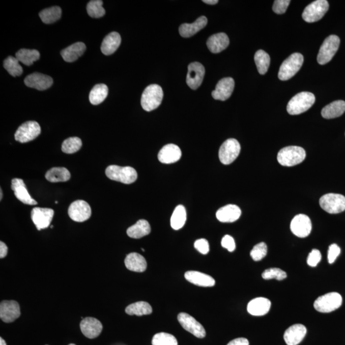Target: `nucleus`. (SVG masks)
<instances>
[{"mask_svg": "<svg viewBox=\"0 0 345 345\" xmlns=\"http://www.w3.org/2000/svg\"><path fill=\"white\" fill-rule=\"evenodd\" d=\"M306 157V151L302 147L289 146L279 151L277 159L282 166L292 167L301 164Z\"/></svg>", "mask_w": 345, "mask_h": 345, "instance_id": "1", "label": "nucleus"}, {"mask_svg": "<svg viewBox=\"0 0 345 345\" xmlns=\"http://www.w3.org/2000/svg\"><path fill=\"white\" fill-rule=\"evenodd\" d=\"M315 102L313 94L302 92L292 97L287 105V111L290 114L297 115L311 108Z\"/></svg>", "mask_w": 345, "mask_h": 345, "instance_id": "2", "label": "nucleus"}, {"mask_svg": "<svg viewBox=\"0 0 345 345\" xmlns=\"http://www.w3.org/2000/svg\"><path fill=\"white\" fill-rule=\"evenodd\" d=\"M163 96V91L159 85H149L142 94L141 104L142 108L149 112L157 109L161 105Z\"/></svg>", "mask_w": 345, "mask_h": 345, "instance_id": "3", "label": "nucleus"}, {"mask_svg": "<svg viewBox=\"0 0 345 345\" xmlns=\"http://www.w3.org/2000/svg\"><path fill=\"white\" fill-rule=\"evenodd\" d=\"M106 175L112 181L122 182L125 184L134 183L137 179L136 169L130 166L122 167L111 165L107 167Z\"/></svg>", "mask_w": 345, "mask_h": 345, "instance_id": "4", "label": "nucleus"}, {"mask_svg": "<svg viewBox=\"0 0 345 345\" xmlns=\"http://www.w3.org/2000/svg\"><path fill=\"white\" fill-rule=\"evenodd\" d=\"M304 62L302 54L296 52L291 55L282 62L280 67L278 77L281 81H287L294 77L301 69Z\"/></svg>", "mask_w": 345, "mask_h": 345, "instance_id": "5", "label": "nucleus"}, {"mask_svg": "<svg viewBox=\"0 0 345 345\" xmlns=\"http://www.w3.org/2000/svg\"><path fill=\"white\" fill-rule=\"evenodd\" d=\"M342 302L341 295L337 292H331L319 297L314 302V307L317 311L327 313L338 309Z\"/></svg>", "mask_w": 345, "mask_h": 345, "instance_id": "6", "label": "nucleus"}, {"mask_svg": "<svg viewBox=\"0 0 345 345\" xmlns=\"http://www.w3.org/2000/svg\"><path fill=\"white\" fill-rule=\"evenodd\" d=\"M320 206L327 213H341L345 211V197L339 194H325L320 199Z\"/></svg>", "mask_w": 345, "mask_h": 345, "instance_id": "7", "label": "nucleus"}, {"mask_svg": "<svg viewBox=\"0 0 345 345\" xmlns=\"http://www.w3.org/2000/svg\"><path fill=\"white\" fill-rule=\"evenodd\" d=\"M339 44V37L335 35H332L325 39L317 56L318 63L321 65L329 63L338 50Z\"/></svg>", "mask_w": 345, "mask_h": 345, "instance_id": "8", "label": "nucleus"}, {"mask_svg": "<svg viewBox=\"0 0 345 345\" xmlns=\"http://www.w3.org/2000/svg\"><path fill=\"white\" fill-rule=\"evenodd\" d=\"M329 8V5L326 0H317L305 8L302 18L309 23L318 21L325 16Z\"/></svg>", "mask_w": 345, "mask_h": 345, "instance_id": "9", "label": "nucleus"}, {"mask_svg": "<svg viewBox=\"0 0 345 345\" xmlns=\"http://www.w3.org/2000/svg\"><path fill=\"white\" fill-rule=\"evenodd\" d=\"M241 147L237 139H227L220 147L219 157L222 164L227 165L232 163L241 152Z\"/></svg>", "mask_w": 345, "mask_h": 345, "instance_id": "10", "label": "nucleus"}, {"mask_svg": "<svg viewBox=\"0 0 345 345\" xmlns=\"http://www.w3.org/2000/svg\"><path fill=\"white\" fill-rule=\"evenodd\" d=\"M41 128L36 121H27L22 124L15 133V139L24 143L36 139L41 134Z\"/></svg>", "mask_w": 345, "mask_h": 345, "instance_id": "11", "label": "nucleus"}, {"mask_svg": "<svg viewBox=\"0 0 345 345\" xmlns=\"http://www.w3.org/2000/svg\"><path fill=\"white\" fill-rule=\"evenodd\" d=\"M68 214L72 220L82 222L87 221L92 215L91 206L83 200H77L72 202L69 207Z\"/></svg>", "mask_w": 345, "mask_h": 345, "instance_id": "12", "label": "nucleus"}, {"mask_svg": "<svg viewBox=\"0 0 345 345\" xmlns=\"http://www.w3.org/2000/svg\"><path fill=\"white\" fill-rule=\"evenodd\" d=\"M178 321L185 330L193 334L194 336L198 338H204L206 337V329L191 315L186 312H181L178 315Z\"/></svg>", "mask_w": 345, "mask_h": 345, "instance_id": "13", "label": "nucleus"}, {"mask_svg": "<svg viewBox=\"0 0 345 345\" xmlns=\"http://www.w3.org/2000/svg\"><path fill=\"white\" fill-rule=\"evenodd\" d=\"M291 229L295 236L300 238H305L311 233L312 229L311 220L306 215H297L292 219Z\"/></svg>", "mask_w": 345, "mask_h": 345, "instance_id": "14", "label": "nucleus"}, {"mask_svg": "<svg viewBox=\"0 0 345 345\" xmlns=\"http://www.w3.org/2000/svg\"><path fill=\"white\" fill-rule=\"evenodd\" d=\"M54 214V212L51 209L36 207L32 209L31 217L32 221L40 231L50 226Z\"/></svg>", "mask_w": 345, "mask_h": 345, "instance_id": "15", "label": "nucleus"}, {"mask_svg": "<svg viewBox=\"0 0 345 345\" xmlns=\"http://www.w3.org/2000/svg\"><path fill=\"white\" fill-rule=\"evenodd\" d=\"M206 74V69L203 65L199 62H194L189 65L186 82L192 90H196L202 84Z\"/></svg>", "mask_w": 345, "mask_h": 345, "instance_id": "16", "label": "nucleus"}, {"mask_svg": "<svg viewBox=\"0 0 345 345\" xmlns=\"http://www.w3.org/2000/svg\"><path fill=\"white\" fill-rule=\"evenodd\" d=\"M21 310L16 301H4L0 304V319L6 323H11L18 319Z\"/></svg>", "mask_w": 345, "mask_h": 345, "instance_id": "17", "label": "nucleus"}, {"mask_svg": "<svg viewBox=\"0 0 345 345\" xmlns=\"http://www.w3.org/2000/svg\"><path fill=\"white\" fill-rule=\"evenodd\" d=\"M234 88V79L232 77H225L217 82L216 89L212 92V96L216 100L226 101L231 97Z\"/></svg>", "mask_w": 345, "mask_h": 345, "instance_id": "18", "label": "nucleus"}, {"mask_svg": "<svg viewBox=\"0 0 345 345\" xmlns=\"http://www.w3.org/2000/svg\"><path fill=\"white\" fill-rule=\"evenodd\" d=\"M24 83L27 87L38 90L46 91L53 84V79L51 77L39 72L30 74L24 79Z\"/></svg>", "mask_w": 345, "mask_h": 345, "instance_id": "19", "label": "nucleus"}, {"mask_svg": "<svg viewBox=\"0 0 345 345\" xmlns=\"http://www.w3.org/2000/svg\"><path fill=\"white\" fill-rule=\"evenodd\" d=\"M80 329L84 336L89 339H94L101 334L102 325L101 322L93 317H87L82 320Z\"/></svg>", "mask_w": 345, "mask_h": 345, "instance_id": "20", "label": "nucleus"}, {"mask_svg": "<svg viewBox=\"0 0 345 345\" xmlns=\"http://www.w3.org/2000/svg\"><path fill=\"white\" fill-rule=\"evenodd\" d=\"M12 189L17 199L24 204L36 206L37 202L30 195L23 180L14 179L12 180Z\"/></svg>", "mask_w": 345, "mask_h": 345, "instance_id": "21", "label": "nucleus"}, {"mask_svg": "<svg viewBox=\"0 0 345 345\" xmlns=\"http://www.w3.org/2000/svg\"><path fill=\"white\" fill-rule=\"evenodd\" d=\"M182 156L181 149L176 145L168 144L159 152V161L163 164H172L179 161Z\"/></svg>", "mask_w": 345, "mask_h": 345, "instance_id": "22", "label": "nucleus"}, {"mask_svg": "<svg viewBox=\"0 0 345 345\" xmlns=\"http://www.w3.org/2000/svg\"><path fill=\"white\" fill-rule=\"evenodd\" d=\"M306 333V327L303 325L295 324L285 331L284 339L288 345H297L303 340Z\"/></svg>", "mask_w": 345, "mask_h": 345, "instance_id": "23", "label": "nucleus"}, {"mask_svg": "<svg viewBox=\"0 0 345 345\" xmlns=\"http://www.w3.org/2000/svg\"><path fill=\"white\" fill-rule=\"evenodd\" d=\"M271 307V302L265 297H257L251 300L247 305V311L252 316H264L268 313Z\"/></svg>", "mask_w": 345, "mask_h": 345, "instance_id": "24", "label": "nucleus"}, {"mask_svg": "<svg viewBox=\"0 0 345 345\" xmlns=\"http://www.w3.org/2000/svg\"><path fill=\"white\" fill-rule=\"evenodd\" d=\"M184 276L187 281L196 286L212 287L216 284V281L213 277L198 271H187L185 273Z\"/></svg>", "mask_w": 345, "mask_h": 345, "instance_id": "25", "label": "nucleus"}, {"mask_svg": "<svg viewBox=\"0 0 345 345\" xmlns=\"http://www.w3.org/2000/svg\"><path fill=\"white\" fill-rule=\"evenodd\" d=\"M241 210L236 205H227L217 211L216 217L221 222H234L241 216Z\"/></svg>", "mask_w": 345, "mask_h": 345, "instance_id": "26", "label": "nucleus"}, {"mask_svg": "<svg viewBox=\"0 0 345 345\" xmlns=\"http://www.w3.org/2000/svg\"><path fill=\"white\" fill-rule=\"evenodd\" d=\"M229 44V40L227 35L219 33L209 37L207 42V46L212 53H219L226 49Z\"/></svg>", "mask_w": 345, "mask_h": 345, "instance_id": "27", "label": "nucleus"}, {"mask_svg": "<svg viewBox=\"0 0 345 345\" xmlns=\"http://www.w3.org/2000/svg\"><path fill=\"white\" fill-rule=\"evenodd\" d=\"M207 22H208V20L207 17L201 16L197 18L193 23L182 24L179 27L180 35L184 38H189L207 26Z\"/></svg>", "mask_w": 345, "mask_h": 345, "instance_id": "28", "label": "nucleus"}, {"mask_svg": "<svg viewBox=\"0 0 345 345\" xmlns=\"http://www.w3.org/2000/svg\"><path fill=\"white\" fill-rule=\"evenodd\" d=\"M124 262L127 269L131 271L143 272L147 268L146 258L136 252H132L127 255Z\"/></svg>", "mask_w": 345, "mask_h": 345, "instance_id": "29", "label": "nucleus"}, {"mask_svg": "<svg viewBox=\"0 0 345 345\" xmlns=\"http://www.w3.org/2000/svg\"><path fill=\"white\" fill-rule=\"evenodd\" d=\"M121 37L117 32H111L105 37L101 45V51L105 55L113 54L121 44Z\"/></svg>", "mask_w": 345, "mask_h": 345, "instance_id": "30", "label": "nucleus"}, {"mask_svg": "<svg viewBox=\"0 0 345 345\" xmlns=\"http://www.w3.org/2000/svg\"><path fill=\"white\" fill-rule=\"evenodd\" d=\"M86 51V46L83 42H76L62 50L61 55L65 61L73 62L77 61Z\"/></svg>", "mask_w": 345, "mask_h": 345, "instance_id": "31", "label": "nucleus"}, {"mask_svg": "<svg viewBox=\"0 0 345 345\" xmlns=\"http://www.w3.org/2000/svg\"><path fill=\"white\" fill-rule=\"evenodd\" d=\"M151 232V225L147 220L140 219L136 224L129 227L127 230V234L132 239H141L148 236Z\"/></svg>", "mask_w": 345, "mask_h": 345, "instance_id": "32", "label": "nucleus"}, {"mask_svg": "<svg viewBox=\"0 0 345 345\" xmlns=\"http://www.w3.org/2000/svg\"><path fill=\"white\" fill-rule=\"evenodd\" d=\"M345 111V102L336 101L327 105L322 110V116L324 119H332L341 116Z\"/></svg>", "mask_w": 345, "mask_h": 345, "instance_id": "33", "label": "nucleus"}, {"mask_svg": "<svg viewBox=\"0 0 345 345\" xmlns=\"http://www.w3.org/2000/svg\"><path fill=\"white\" fill-rule=\"evenodd\" d=\"M45 177L49 182L56 183L69 181L71 174L66 167H55L47 171Z\"/></svg>", "mask_w": 345, "mask_h": 345, "instance_id": "34", "label": "nucleus"}, {"mask_svg": "<svg viewBox=\"0 0 345 345\" xmlns=\"http://www.w3.org/2000/svg\"><path fill=\"white\" fill-rule=\"evenodd\" d=\"M16 58L25 66H32L40 59V52L36 49H21L17 51Z\"/></svg>", "mask_w": 345, "mask_h": 345, "instance_id": "35", "label": "nucleus"}, {"mask_svg": "<svg viewBox=\"0 0 345 345\" xmlns=\"http://www.w3.org/2000/svg\"><path fill=\"white\" fill-rule=\"evenodd\" d=\"M107 95H108V87L106 84H96L90 93V102L93 105L100 104L106 99Z\"/></svg>", "mask_w": 345, "mask_h": 345, "instance_id": "36", "label": "nucleus"}, {"mask_svg": "<svg viewBox=\"0 0 345 345\" xmlns=\"http://www.w3.org/2000/svg\"><path fill=\"white\" fill-rule=\"evenodd\" d=\"M126 312L129 315H136V316L141 317L143 315L151 314L152 312V307L148 302L139 301L127 306Z\"/></svg>", "mask_w": 345, "mask_h": 345, "instance_id": "37", "label": "nucleus"}, {"mask_svg": "<svg viewBox=\"0 0 345 345\" xmlns=\"http://www.w3.org/2000/svg\"><path fill=\"white\" fill-rule=\"evenodd\" d=\"M187 219L186 210L183 206H177L171 217V226L175 230L181 229L186 223Z\"/></svg>", "mask_w": 345, "mask_h": 345, "instance_id": "38", "label": "nucleus"}, {"mask_svg": "<svg viewBox=\"0 0 345 345\" xmlns=\"http://www.w3.org/2000/svg\"><path fill=\"white\" fill-rule=\"evenodd\" d=\"M40 18L45 24H51L61 19L62 9L61 7L55 6L43 10L39 13Z\"/></svg>", "mask_w": 345, "mask_h": 345, "instance_id": "39", "label": "nucleus"}, {"mask_svg": "<svg viewBox=\"0 0 345 345\" xmlns=\"http://www.w3.org/2000/svg\"><path fill=\"white\" fill-rule=\"evenodd\" d=\"M254 62L259 73L266 74L271 64V58L269 54L264 50H258L254 54Z\"/></svg>", "mask_w": 345, "mask_h": 345, "instance_id": "40", "label": "nucleus"}, {"mask_svg": "<svg viewBox=\"0 0 345 345\" xmlns=\"http://www.w3.org/2000/svg\"><path fill=\"white\" fill-rule=\"evenodd\" d=\"M4 67L6 71L13 77L21 76L23 72L22 67L20 66L18 60L13 56H9L5 60Z\"/></svg>", "mask_w": 345, "mask_h": 345, "instance_id": "41", "label": "nucleus"}, {"mask_svg": "<svg viewBox=\"0 0 345 345\" xmlns=\"http://www.w3.org/2000/svg\"><path fill=\"white\" fill-rule=\"evenodd\" d=\"M82 141L79 137H71L65 140L62 143V151L66 154L76 153L81 149Z\"/></svg>", "mask_w": 345, "mask_h": 345, "instance_id": "42", "label": "nucleus"}, {"mask_svg": "<svg viewBox=\"0 0 345 345\" xmlns=\"http://www.w3.org/2000/svg\"><path fill=\"white\" fill-rule=\"evenodd\" d=\"M102 5H103V2L101 0H92L89 2L87 7V12L89 16L93 18H100L104 16L106 14V11L102 7Z\"/></svg>", "mask_w": 345, "mask_h": 345, "instance_id": "43", "label": "nucleus"}, {"mask_svg": "<svg viewBox=\"0 0 345 345\" xmlns=\"http://www.w3.org/2000/svg\"><path fill=\"white\" fill-rule=\"evenodd\" d=\"M152 345H178L176 337L172 335L160 332L154 335L152 341Z\"/></svg>", "mask_w": 345, "mask_h": 345, "instance_id": "44", "label": "nucleus"}, {"mask_svg": "<svg viewBox=\"0 0 345 345\" xmlns=\"http://www.w3.org/2000/svg\"><path fill=\"white\" fill-rule=\"evenodd\" d=\"M262 277L264 279H276L278 281H281L285 278H286L287 274L286 272L282 271V270L278 268H271L266 270L263 273H262Z\"/></svg>", "mask_w": 345, "mask_h": 345, "instance_id": "45", "label": "nucleus"}, {"mask_svg": "<svg viewBox=\"0 0 345 345\" xmlns=\"http://www.w3.org/2000/svg\"><path fill=\"white\" fill-rule=\"evenodd\" d=\"M267 246L264 242H261L254 246L250 252V255L254 261H261L266 256Z\"/></svg>", "mask_w": 345, "mask_h": 345, "instance_id": "46", "label": "nucleus"}, {"mask_svg": "<svg viewBox=\"0 0 345 345\" xmlns=\"http://www.w3.org/2000/svg\"><path fill=\"white\" fill-rule=\"evenodd\" d=\"M291 1L290 0H276L274 1L272 10L277 14H282L286 12Z\"/></svg>", "mask_w": 345, "mask_h": 345, "instance_id": "47", "label": "nucleus"}, {"mask_svg": "<svg viewBox=\"0 0 345 345\" xmlns=\"http://www.w3.org/2000/svg\"><path fill=\"white\" fill-rule=\"evenodd\" d=\"M322 254L318 249H312L307 257V263L310 267H317L321 261Z\"/></svg>", "mask_w": 345, "mask_h": 345, "instance_id": "48", "label": "nucleus"}, {"mask_svg": "<svg viewBox=\"0 0 345 345\" xmlns=\"http://www.w3.org/2000/svg\"><path fill=\"white\" fill-rule=\"evenodd\" d=\"M194 247L201 254H207L209 253L210 250L209 244L206 239H201L197 240L194 242Z\"/></svg>", "mask_w": 345, "mask_h": 345, "instance_id": "49", "label": "nucleus"}, {"mask_svg": "<svg viewBox=\"0 0 345 345\" xmlns=\"http://www.w3.org/2000/svg\"><path fill=\"white\" fill-rule=\"evenodd\" d=\"M341 249L336 244H331L329 247L328 251V262L330 264H333L338 257Z\"/></svg>", "mask_w": 345, "mask_h": 345, "instance_id": "50", "label": "nucleus"}, {"mask_svg": "<svg viewBox=\"0 0 345 345\" xmlns=\"http://www.w3.org/2000/svg\"><path fill=\"white\" fill-rule=\"evenodd\" d=\"M221 246L229 252L234 251L236 247V242H235L233 237L229 236V235H226L222 238Z\"/></svg>", "mask_w": 345, "mask_h": 345, "instance_id": "51", "label": "nucleus"}, {"mask_svg": "<svg viewBox=\"0 0 345 345\" xmlns=\"http://www.w3.org/2000/svg\"><path fill=\"white\" fill-rule=\"evenodd\" d=\"M227 345H249L248 340L244 337H239L228 342Z\"/></svg>", "mask_w": 345, "mask_h": 345, "instance_id": "52", "label": "nucleus"}, {"mask_svg": "<svg viewBox=\"0 0 345 345\" xmlns=\"http://www.w3.org/2000/svg\"><path fill=\"white\" fill-rule=\"evenodd\" d=\"M8 253V247L4 242H0V258H4Z\"/></svg>", "mask_w": 345, "mask_h": 345, "instance_id": "53", "label": "nucleus"}, {"mask_svg": "<svg viewBox=\"0 0 345 345\" xmlns=\"http://www.w3.org/2000/svg\"><path fill=\"white\" fill-rule=\"evenodd\" d=\"M203 2L208 5H216L219 2L217 0H204Z\"/></svg>", "mask_w": 345, "mask_h": 345, "instance_id": "54", "label": "nucleus"}, {"mask_svg": "<svg viewBox=\"0 0 345 345\" xmlns=\"http://www.w3.org/2000/svg\"><path fill=\"white\" fill-rule=\"evenodd\" d=\"M0 345H7L6 341L2 337H0Z\"/></svg>", "mask_w": 345, "mask_h": 345, "instance_id": "55", "label": "nucleus"}, {"mask_svg": "<svg viewBox=\"0 0 345 345\" xmlns=\"http://www.w3.org/2000/svg\"><path fill=\"white\" fill-rule=\"evenodd\" d=\"M0 200H2V198H3V191H2V189H0Z\"/></svg>", "mask_w": 345, "mask_h": 345, "instance_id": "56", "label": "nucleus"}, {"mask_svg": "<svg viewBox=\"0 0 345 345\" xmlns=\"http://www.w3.org/2000/svg\"><path fill=\"white\" fill-rule=\"evenodd\" d=\"M55 204H58V202H57V201L55 202Z\"/></svg>", "mask_w": 345, "mask_h": 345, "instance_id": "57", "label": "nucleus"}, {"mask_svg": "<svg viewBox=\"0 0 345 345\" xmlns=\"http://www.w3.org/2000/svg\"><path fill=\"white\" fill-rule=\"evenodd\" d=\"M69 345H76L75 344H70Z\"/></svg>", "mask_w": 345, "mask_h": 345, "instance_id": "58", "label": "nucleus"}]
</instances>
